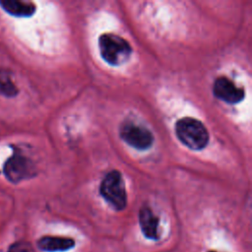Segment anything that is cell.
Returning <instances> with one entry per match:
<instances>
[{"instance_id": "cell-2", "label": "cell", "mask_w": 252, "mask_h": 252, "mask_svg": "<svg viewBox=\"0 0 252 252\" xmlns=\"http://www.w3.org/2000/svg\"><path fill=\"white\" fill-rule=\"evenodd\" d=\"M98 47L101 57L110 65H120L126 62L132 48L127 40L114 33H103L99 36Z\"/></svg>"}, {"instance_id": "cell-9", "label": "cell", "mask_w": 252, "mask_h": 252, "mask_svg": "<svg viewBox=\"0 0 252 252\" xmlns=\"http://www.w3.org/2000/svg\"><path fill=\"white\" fill-rule=\"evenodd\" d=\"M0 5L8 14L15 17H30L35 12V6L31 2L4 0L0 1Z\"/></svg>"}, {"instance_id": "cell-5", "label": "cell", "mask_w": 252, "mask_h": 252, "mask_svg": "<svg viewBox=\"0 0 252 252\" xmlns=\"http://www.w3.org/2000/svg\"><path fill=\"white\" fill-rule=\"evenodd\" d=\"M120 136L128 145L138 150H146L154 142V136L150 130L133 122L122 124L120 127Z\"/></svg>"}, {"instance_id": "cell-10", "label": "cell", "mask_w": 252, "mask_h": 252, "mask_svg": "<svg viewBox=\"0 0 252 252\" xmlns=\"http://www.w3.org/2000/svg\"><path fill=\"white\" fill-rule=\"evenodd\" d=\"M19 93L18 88L14 84L11 73L7 70H0V94L7 97L16 96Z\"/></svg>"}, {"instance_id": "cell-1", "label": "cell", "mask_w": 252, "mask_h": 252, "mask_svg": "<svg viewBox=\"0 0 252 252\" xmlns=\"http://www.w3.org/2000/svg\"><path fill=\"white\" fill-rule=\"evenodd\" d=\"M175 133L179 141L193 151L204 149L209 142V133L204 124L192 117H184L176 122Z\"/></svg>"}, {"instance_id": "cell-7", "label": "cell", "mask_w": 252, "mask_h": 252, "mask_svg": "<svg viewBox=\"0 0 252 252\" xmlns=\"http://www.w3.org/2000/svg\"><path fill=\"white\" fill-rule=\"evenodd\" d=\"M36 245L44 252H62L72 249L75 246V240L66 236L44 235L37 240Z\"/></svg>"}, {"instance_id": "cell-6", "label": "cell", "mask_w": 252, "mask_h": 252, "mask_svg": "<svg viewBox=\"0 0 252 252\" xmlns=\"http://www.w3.org/2000/svg\"><path fill=\"white\" fill-rule=\"evenodd\" d=\"M214 94L220 100L234 104L241 101L244 97V90L236 87V85L226 77H219L213 86Z\"/></svg>"}, {"instance_id": "cell-8", "label": "cell", "mask_w": 252, "mask_h": 252, "mask_svg": "<svg viewBox=\"0 0 252 252\" xmlns=\"http://www.w3.org/2000/svg\"><path fill=\"white\" fill-rule=\"evenodd\" d=\"M139 223L145 237L151 240L159 239L158 219L149 207H143L139 213Z\"/></svg>"}, {"instance_id": "cell-12", "label": "cell", "mask_w": 252, "mask_h": 252, "mask_svg": "<svg viewBox=\"0 0 252 252\" xmlns=\"http://www.w3.org/2000/svg\"><path fill=\"white\" fill-rule=\"evenodd\" d=\"M208 252H217V251H214V250H211V251H208Z\"/></svg>"}, {"instance_id": "cell-3", "label": "cell", "mask_w": 252, "mask_h": 252, "mask_svg": "<svg viewBox=\"0 0 252 252\" xmlns=\"http://www.w3.org/2000/svg\"><path fill=\"white\" fill-rule=\"evenodd\" d=\"M102 198L116 211L125 209L127 205V193L122 175L117 170L108 172L102 179L99 187Z\"/></svg>"}, {"instance_id": "cell-4", "label": "cell", "mask_w": 252, "mask_h": 252, "mask_svg": "<svg viewBox=\"0 0 252 252\" xmlns=\"http://www.w3.org/2000/svg\"><path fill=\"white\" fill-rule=\"evenodd\" d=\"M3 169L6 178L13 183L21 182L22 180L31 178L35 174L32 162L21 153L16 151L5 161Z\"/></svg>"}, {"instance_id": "cell-11", "label": "cell", "mask_w": 252, "mask_h": 252, "mask_svg": "<svg viewBox=\"0 0 252 252\" xmlns=\"http://www.w3.org/2000/svg\"><path fill=\"white\" fill-rule=\"evenodd\" d=\"M7 252H35V250L30 242L20 240L12 243L8 247Z\"/></svg>"}]
</instances>
